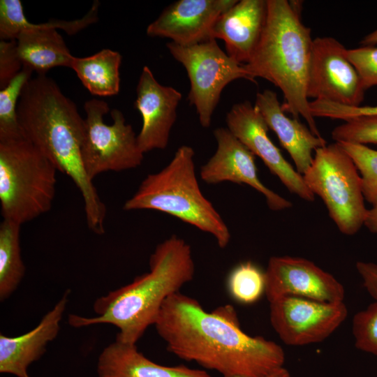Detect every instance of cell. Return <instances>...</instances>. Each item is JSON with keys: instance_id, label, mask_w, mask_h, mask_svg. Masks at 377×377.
<instances>
[{"instance_id": "cell-6", "label": "cell", "mask_w": 377, "mask_h": 377, "mask_svg": "<svg viewBox=\"0 0 377 377\" xmlns=\"http://www.w3.org/2000/svg\"><path fill=\"white\" fill-rule=\"evenodd\" d=\"M57 171L25 137L0 142L3 219L22 226L50 211L55 195Z\"/></svg>"}, {"instance_id": "cell-18", "label": "cell", "mask_w": 377, "mask_h": 377, "mask_svg": "<svg viewBox=\"0 0 377 377\" xmlns=\"http://www.w3.org/2000/svg\"><path fill=\"white\" fill-rule=\"evenodd\" d=\"M266 17L267 0L237 1L217 19L212 38L223 40L228 55L246 64L260 41Z\"/></svg>"}, {"instance_id": "cell-5", "label": "cell", "mask_w": 377, "mask_h": 377, "mask_svg": "<svg viewBox=\"0 0 377 377\" xmlns=\"http://www.w3.org/2000/svg\"><path fill=\"white\" fill-rule=\"evenodd\" d=\"M194 156L191 147H179L165 167L142 180L123 209L166 213L212 235L218 246L224 249L230 242V232L220 214L201 191Z\"/></svg>"}, {"instance_id": "cell-19", "label": "cell", "mask_w": 377, "mask_h": 377, "mask_svg": "<svg viewBox=\"0 0 377 377\" xmlns=\"http://www.w3.org/2000/svg\"><path fill=\"white\" fill-rule=\"evenodd\" d=\"M254 105L268 128L276 133L280 144L290 154L297 172L304 175L313 161L312 152L325 146L326 140L314 135L309 126L297 119L288 117L277 94L272 90L265 89L257 93Z\"/></svg>"}, {"instance_id": "cell-22", "label": "cell", "mask_w": 377, "mask_h": 377, "mask_svg": "<svg viewBox=\"0 0 377 377\" xmlns=\"http://www.w3.org/2000/svg\"><path fill=\"white\" fill-rule=\"evenodd\" d=\"M121 60L119 52L103 49L89 57H75L71 68L92 95L111 96L119 91Z\"/></svg>"}, {"instance_id": "cell-34", "label": "cell", "mask_w": 377, "mask_h": 377, "mask_svg": "<svg viewBox=\"0 0 377 377\" xmlns=\"http://www.w3.org/2000/svg\"><path fill=\"white\" fill-rule=\"evenodd\" d=\"M364 226L371 232L377 235V203L372 205V207L368 209Z\"/></svg>"}, {"instance_id": "cell-36", "label": "cell", "mask_w": 377, "mask_h": 377, "mask_svg": "<svg viewBox=\"0 0 377 377\" xmlns=\"http://www.w3.org/2000/svg\"><path fill=\"white\" fill-rule=\"evenodd\" d=\"M262 377H291V376L288 371L283 367Z\"/></svg>"}, {"instance_id": "cell-26", "label": "cell", "mask_w": 377, "mask_h": 377, "mask_svg": "<svg viewBox=\"0 0 377 377\" xmlns=\"http://www.w3.org/2000/svg\"><path fill=\"white\" fill-rule=\"evenodd\" d=\"M227 289L236 302L250 304L257 302L265 291V272L251 261L241 263L230 272Z\"/></svg>"}, {"instance_id": "cell-1", "label": "cell", "mask_w": 377, "mask_h": 377, "mask_svg": "<svg viewBox=\"0 0 377 377\" xmlns=\"http://www.w3.org/2000/svg\"><path fill=\"white\" fill-rule=\"evenodd\" d=\"M154 325L169 352L223 377H262L285 362L279 345L242 331L230 305L207 312L178 292L165 300Z\"/></svg>"}, {"instance_id": "cell-33", "label": "cell", "mask_w": 377, "mask_h": 377, "mask_svg": "<svg viewBox=\"0 0 377 377\" xmlns=\"http://www.w3.org/2000/svg\"><path fill=\"white\" fill-rule=\"evenodd\" d=\"M356 269L363 281V286L369 295L377 302V264L358 261Z\"/></svg>"}, {"instance_id": "cell-31", "label": "cell", "mask_w": 377, "mask_h": 377, "mask_svg": "<svg viewBox=\"0 0 377 377\" xmlns=\"http://www.w3.org/2000/svg\"><path fill=\"white\" fill-rule=\"evenodd\" d=\"M312 111L316 117H325L347 121L355 117L377 114L375 106H348L318 100L313 103Z\"/></svg>"}, {"instance_id": "cell-28", "label": "cell", "mask_w": 377, "mask_h": 377, "mask_svg": "<svg viewBox=\"0 0 377 377\" xmlns=\"http://www.w3.org/2000/svg\"><path fill=\"white\" fill-rule=\"evenodd\" d=\"M332 138L336 142L377 145V114L345 121L332 130Z\"/></svg>"}, {"instance_id": "cell-20", "label": "cell", "mask_w": 377, "mask_h": 377, "mask_svg": "<svg viewBox=\"0 0 377 377\" xmlns=\"http://www.w3.org/2000/svg\"><path fill=\"white\" fill-rule=\"evenodd\" d=\"M98 377H212L203 369L158 364L140 352L136 344L115 340L101 353Z\"/></svg>"}, {"instance_id": "cell-14", "label": "cell", "mask_w": 377, "mask_h": 377, "mask_svg": "<svg viewBox=\"0 0 377 377\" xmlns=\"http://www.w3.org/2000/svg\"><path fill=\"white\" fill-rule=\"evenodd\" d=\"M217 148L214 155L200 168V178L207 184L224 182L245 184L263 194L268 207L281 211L292 203L265 186L260 180L255 155L227 128L214 131Z\"/></svg>"}, {"instance_id": "cell-9", "label": "cell", "mask_w": 377, "mask_h": 377, "mask_svg": "<svg viewBox=\"0 0 377 377\" xmlns=\"http://www.w3.org/2000/svg\"><path fill=\"white\" fill-rule=\"evenodd\" d=\"M166 46L187 72L191 83L188 99L195 108L200 124L204 128L211 125L221 94L229 83L237 79L254 82L244 64L223 52L215 39L191 46L170 42Z\"/></svg>"}, {"instance_id": "cell-27", "label": "cell", "mask_w": 377, "mask_h": 377, "mask_svg": "<svg viewBox=\"0 0 377 377\" xmlns=\"http://www.w3.org/2000/svg\"><path fill=\"white\" fill-rule=\"evenodd\" d=\"M353 161L361 177L364 200L377 203V150L367 145L338 142Z\"/></svg>"}, {"instance_id": "cell-15", "label": "cell", "mask_w": 377, "mask_h": 377, "mask_svg": "<svg viewBox=\"0 0 377 377\" xmlns=\"http://www.w3.org/2000/svg\"><path fill=\"white\" fill-rule=\"evenodd\" d=\"M237 0H179L167 6L147 27L150 37L167 38L181 46L212 40L217 19Z\"/></svg>"}, {"instance_id": "cell-12", "label": "cell", "mask_w": 377, "mask_h": 377, "mask_svg": "<svg viewBox=\"0 0 377 377\" xmlns=\"http://www.w3.org/2000/svg\"><path fill=\"white\" fill-rule=\"evenodd\" d=\"M265 274V294L269 303L287 296L323 302H343L345 290L342 284L307 259L272 256Z\"/></svg>"}, {"instance_id": "cell-2", "label": "cell", "mask_w": 377, "mask_h": 377, "mask_svg": "<svg viewBox=\"0 0 377 377\" xmlns=\"http://www.w3.org/2000/svg\"><path fill=\"white\" fill-rule=\"evenodd\" d=\"M17 117L24 136L80 191L88 228L104 234L106 207L83 165L84 119L75 103L52 78L37 75L22 91Z\"/></svg>"}, {"instance_id": "cell-17", "label": "cell", "mask_w": 377, "mask_h": 377, "mask_svg": "<svg viewBox=\"0 0 377 377\" xmlns=\"http://www.w3.org/2000/svg\"><path fill=\"white\" fill-rule=\"evenodd\" d=\"M67 290L54 307L41 318L36 327L17 336L0 334V372L17 377H30L27 369L39 360L60 330V323L68 303Z\"/></svg>"}, {"instance_id": "cell-16", "label": "cell", "mask_w": 377, "mask_h": 377, "mask_svg": "<svg viewBox=\"0 0 377 377\" xmlns=\"http://www.w3.org/2000/svg\"><path fill=\"white\" fill-rule=\"evenodd\" d=\"M182 98L179 91L162 85L148 66L143 67L136 87L135 107L142 119L137 141L144 154L167 147Z\"/></svg>"}, {"instance_id": "cell-23", "label": "cell", "mask_w": 377, "mask_h": 377, "mask_svg": "<svg viewBox=\"0 0 377 377\" xmlns=\"http://www.w3.org/2000/svg\"><path fill=\"white\" fill-rule=\"evenodd\" d=\"M99 6V1H94L89 10L80 19L34 24L26 18L20 0H1L0 39L15 40L22 31L28 29H59L68 35L76 34L98 21Z\"/></svg>"}, {"instance_id": "cell-8", "label": "cell", "mask_w": 377, "mask_h": 377, "mask_svg": "<svg viewBox=\"0 0 377 377\" xmlns=\"http://www.w3.org/2000/svg\"><path fill=\"white\" fill-rule=\"evenodd\" d=\"M84 110V135L82 159L86 172L91 179L108 172H121L140 166L144 159L137 135L129 124L126 123L121 111H111L112 124L104 121L110 111L105 101L92 98L85 102Z\"/></svg>"}, {"instance_id": "cell-11", "label": "cell", "mask_w": 377, "mask_h": 377, "mask_svg": "<svg viewBox=\"0 0 377 377\" xmlns=\"http://www.w3.org/2000/svg\"><path fill=\"white\" fill-rule=\"evenodd\" d=\"M347 50L332 37L313 39L308 98L348 106L361 105L365 90L347 57Z\"/></svg>"}, {"instance_id": "cell-21", "label": "cell", "mask_w": 377, "mask_h": 377, "mask_svg": "<svg viewBox=\"0 0 377 377\" xmlns=\"http://www.w3.org/2000/svg\"><path fill=\"white\" fill-rule=\"evenodd\" d=\"M17 48L23 66L37 75H46L52 68H71L75 58L62 36L54 29H28L17 39Z\"/></svg>"}, {"instance_id": "cell-25", "label": "cell", "mask_w": 377, "mask_h": 377, "mask_svg": "<svg viewBox=\"0 0 377 377\" xmlns=\"http://www.w3.org/2000/svg\"><path fill=\"white\" fill-rule=\"evenodd\" d=\"M33 71L23 66L19 74L0 89V142L24 138L17 117V104L22 91L31 78Z\"/></svg>"}, {"instance_id": "cell-10", "label": "cell", "mask_w": 377, "mask_h": 377, "mask_svg": "<svg viewBox=\"0 0 377 377\" xmlns=\"http://www.w3.org/2000/svg\"><path fill=\"white\" fill-rule=\"evenodd\" d=\"M270 304V323L280 339L290 346H304L327 338L345 320L347 307L341 302H323L283 297Z\"/></svg>"}, {"instance_id": "cell-7", "label": "cell", "mask_w": 377, "mask_h": 377, "mask_svg": "<svg viewBox=\"0 0 377 377\" xmlns=\"http://www.w3.org/2000/svg\"><path fill=\"white\" fill-rule=\"evenodd\" d=\"M302 177L309 189L322 199L341 233L355 235L364 225L368 209L361 177L353 161L338 142L317 149Z\"/></svg>"}, {"instance_id": "cell-4", "label": "cell", "mask_w": 377, "mask_h": 377, "mask_svg": "<svg viewBox=\"0 0 377 377\" xmlns=\"http://www.w3.org/2000/svg\"><path fill=\"white\" fill-rule=\"evenodd\" d=\"M301 3L288 0H267V17L260 41L246 64L255 83L263 78L278 87L285 112L302 117L312 133L322 137L311 112L307 85L313 39L301 20Z\"/></svg>"}, {"instance_id": "cell-30", "label": "cell", "mask_w": 377, "mask_h": 377, "mask_svg": "<svg viewBox=\"0 0 377 377\" xmlns=\"http://www.w3.org/2000/svg\"><path fill=\"white\" fill-rule=\"evenodd\" d=\"M347 57L355 68L366 91L377 85V47L348 49Z\"/></svg>"}, {"instance_id": "cell-35", "label": "cell", "mask_w": 377, "mask_h": 377, "mask_svg": "<svg viewBox=\"0 0 377 377\" xmlns=\"http://www.w3.org/2000/svg\"><path fill=\"white\" fill-rule=\"evenodd\" d=\"M363 46H374L377 44V29L364 37L360 41Z\"/></svg>"}, {"instance_id": "cell-24", "label": "cell", "mask_w": 377, "mask_h": 377, "mask_svg": "<svg viewBox=\"0 0 377 377\" xmlns=\"http://www.w3.org/2000/svg\"><path fill=\"white\" fill-rule=\"evenodd\" d=\"M21 225L7 219L0 224V300L8 298L25 273L21 256Z\"/></svg>"}, {"instance_id": "cell-3", "label": "cell", "mask_w": 377, "mask_h": 377, "mask_svg": "<svg viewBox=\"0 0 377 377\" xmlns=\"http://www.w3.org/2000/svg\"><path fill=\"white\" fill-rule=\"evenodd\" d=\"M195 267L190 245L172 235L158 244L149 258V272L98 298L94 317L68 316L74 327L110 324L118 328L116 340L136 344L154 325L165 300L193 279Z\"/></svg>"}, {"instance_id": "cell-13", "label": "cell", "mask_w": 377, "mask_h": 377, "mask_svg": "<svg viewBox=\"0 0 377 377\" xmlns=\"http://www.w3.org/2000/svg\"><path fill=\"white\" fill-rule=\"evenodd\" d=\"M227 128L254 155L264 162L270 172L292 193L312 202L315 195L303 177L283 156L267 135L268 126L258 109L249 101L234 104L226 114Z\"/></svg>"}, {"instance_id": "cell-29", "label": "cell", "mask_w": 377, "mask_h": 377, "mask_svg": "<svg viewBox=\"0 0 377 377\" xmlns=\"http://www.w3.org/2000/svg\"><path fill=\"white\" fill-rule=\"evenodd\" d=\"M353 334L357 348L377 355V302L354 316Z\"/></svg>"}, {"instance_id": "cell-32", "label": "cell", "mask_w": 377, "mask_h": 377, "mask_svg": "<svg viewBox=\"0 0 377 377\" xmlns=\"http://www.w3.org/2000/svg\"><path fill=\"white\" fill-rule=\"evenodd\" d=\"M16 40L0 41V89L6 87L22 71Z\"/></svg>"}]
</instances>
